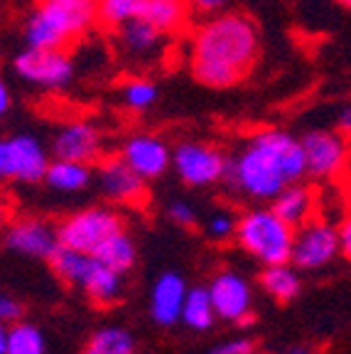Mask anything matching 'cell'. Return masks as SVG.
Wrapping results in <instances>:
<instances>
[{"instance_id":"6da1fadb","label":"cell","mask_w":351,"mask_h":354,"mask_svg":"<svg viewBox=\"0 0 351 354\" xmlns=\"http://www.w3.org/2000/svg\"><path fill=\"white\" fill-rule=\"evenodd\" d=\"M260 57V35L256 22L243 12H216L194 30L189 47V69L209 88H231L241 84Z\"/></svg>"},{"instance_id":"7a4b0ae2","label":"cell","mask_w":351,"mask_h":354,"mask_svg":"<svg viewBox=\"0 0 351 354\" xmlns=\"http://www.w3.org/2000/svg\"><path fill=\"white\" fill-rule=\"evenodd\" d=\"M307 177L300 138L280 128L256 131L229 158L226 183L253 202H273L278 192Z\"/></svg>"},{"instance_id":"3957f363","label":"cell","mask_w":351,"mask_h":354,"mask_svg":"<svg viewBox=\"0 0 351 354\" xmlns=\"http://www.w3.org/2000/svg\"><path fill=\"white\" fill-rule=\"evenodd\" d=\"M99 20V0H37L25 22L28 47L66 50Z\"/></svg>"},{"instance_id":"277c9868","label":"cell","mask_w":351,"mask_h":354,"mask_svg":"<svg viewBox=\"0 0 351 354\" xmlns=\"http://www.w3.org/2000/svg\"><path fill=\"white\" fill-rule=\"evenodd\" d=\"M295 229L275 214L273 207H253L238 214L236 243L263 266L285 263L292 259Z\"/></svg>"},{"instance_id":"5b68a950","label":"cell","mask_w":351,"mask_h":354,"mask_svg":"<svg viewBox=\"0 0 351 354\" xmlns=\"http://www.w3.org/2000/svg\"><path fill=\"white\" fill-rule=\"evenodd\" d=\"M50 150L32 133H12L0 138V183H44Z\"/></svg>"},{"instance_id":"8992f818","label":"cell","mask_w":351,"mask_h":354,"mask_svg":"<svg viewBox=\"0 0 351 354\" xmlns=\"http://www.w3.org/2000/svg\"><path fill=\"white\" fill-rule=\"evenodd\" d=\"M123 216L113 207H86L74 214H69L61 221L57 232H59V243L69 246L82 254H96L108 241L113 234L123 232Z\"/></svg>"},{"instance_id":"52a82bcc","label":"cell","mask_w":351,"mask_h":354,"mask_svg":"<svg viewBox=\"0 0 351 354\" xmlns=\"http://www.w3.org/2000/svg\"><path fill=\"white\" fill-rule=\"evenodd\" d=\"M172 167L187 187H211L226 180L229 155L207 140H182L172 150Z\"/></svg>"},{"instance_id":"ba28073f","label":"cell","mask_w":351,"mask_h":354,"mask_svg":"<svg viewBox=\"0 0 351 354\" xmlns=\"http://www.w3.org/2000/svg\"><path fill=\"white\" fill-rule=\"evenodd\" d=\"M351 138H346L344 133L327 131V128H317V131L305 133L300 138L302 153H305V165H307V175L319 183H330L336 180L341 172L349 167L351 162Z\"/></svg>"},{"instance_id":"9c48e42d","label":"cell","mask_w":351,"mask_h":354,"mask_svg":"<svg viewBox=\"0 0 351 354\" xmlns=\"http://www.w3.org/2000/svg\"><path fill=\"white\" fill-rule=\"evenodd\" d=\"M15 74L22 82L44 91H57L72 84L74 62L64 50L55 47H25L15 57Z\"/></svg>"},{"instance_id":"30bf717a","label":"cell","mask_w":351,"mask_h":354,"mask_svg":"<svg viewBox=\"0 0 351 354\" xmlns=\"http://www.w3.org/2000/svg\"><path fill=\"white\" fill-rule=\"evenodd\" d=\"M339 256V232L327 216H314L307 224L295 229L292 241V263L300 271H319L327 268Z\"/></svg>"},{"instance_id":"8fae6325","label":"cell","mask_w":351,"mask_h":354,"mask_svg":"<svg viewBox=\"0 0 351 354\" xmlns=\"http://www.w3.org/2000/svg\"><path fill=\"white\" fill-rule=\"evenodd\" d=\"M96 183L108 202L123 207H143L148 202V180L140 177L121 155L99 165Z\"/></svg>"},{"instance_id":"7c38bea8","label":"cell","mask_w":351,"mask_h":354,"mask_svg":"<svg viewBox=\"0 0 351 354\" xmlns=\"http://www.w3.org/2000/svg\"><path fill=\"white\" fill-rule=\"evenodd\" d=\"M6 246L20 256L30 259H50L52 251L59 246V232L50 219L42 216H20L12 219L3 236Z\"/></svg>"},{"instance_id":"4fadbf2b","label":"cell","mask_w":351,"mask_h":354,"mask_svg":"<svg viewBox=\"0 0 351 354\" xmlns=\"http://www.w3.org/2000/svg\"><path fill=\"white\" fill-rule=\"evenodd\" d=\"M121 158L148 183L160 180L172 167V148L158 133H133L121 148Z\"/></svg>"},{"instance_id":"5bb4252c","label":"cell","mask_w":351,"mask_h":354,"mask_svg":"<svg viewBox=\"0 0 351 354\" xmlns=\"http://www.w3.org/2000/svg\"><path fill=\"white\" fill-rule=\"evenodd\" d=\"M216 317L226 322H246L253 315V288L238 271H221L209 283Z\"/></svg>"},{"instance_id":"9a60e30c","label":"cell","mask_w":351,"mask_h":354,"mask_svg":"<svg viewBox=\"0 0 351 354\" xmlns=\"http://www.w3.org/2000/svg\"><path fill=\"white\" fill-rule=\"evenodd\" d=\"M50 153L61 160L77 162H99L104 153V136L93 123L88 121H66L57 128L52 138Z\"/></svg>"},{"instance_id":"2e32d148","label":"cell","mask_w":351,"mask_h":354,"mask_svg":"<svg viewBox=\"0 0 351 354\" xmlns=\"http://www.w3.org/2000/svg\"><path fill=\"white\" fill-rule=\"evenodd\" d=\"M187 290L189 288L180 273L167 271L158 276V281L150 288V317L162 327H172L175 322H180Z\"/></svg>"},{"instance_id":"e0dca14e","label":"cell","mask_w":351,"mask_h":354,"mask_svg":"<svg viewBox=\"0 0 351 354\" xmlns=\"http://www.w3.org/2000/svg\"><path fill=\"white\" fill-rule=\"evenodd\" d=\"M77 288L96 308H113L123 298V273L113 271L104 261L91 256Z\"/></svg>"},{"instance_id":"ac0fdd59","label":"cell","mask_w":351,"mask_h":354,"mask_svg":"<svg viewBox=\"0 0 351 354\" xmlns=\"http://www.w3.org/2000/svg\"><path fill=\"white\" fill-rule=\"evenodd\" d=\"M270 207H273L280 219L287 221L292 229H297L319 214V197L310 185H305L300 180V183L287 185L283 192H278V197L270 202Z\"/></svg>"},{"instance_id":"d6986e66","label":"cell","mask_w":351,"mask_h":354,"mask_svg":"<svg viewBox=\"0 0 351 354\" xmlns=\"http://www.w3.org/2000/svg\"><path fill=\"white\" fill-rule=\"evenodd\" d=\"M189 15H192L189 0H143V10H140V17L162 35H177L180 30H184Z\"/></svg>"},{"instance_id":"ffe728a7","label":"cell","mask_w":351,"mask_h":354,"mask_svg":"<svg viewBox=\"0 0 351 354\" xmlns=\"http://www.w3.org/2000/svg\"><path fill=\"white\" fill-rule=\"evenodd\" d=\"M258 283L263 288V293L273 298L275 303H292L302 290V276L292 261L285 263H273L263 266V271L258 276Z\"/></svg>"},{"instance_id":"44dd1931","label":"cell","mask_w":351,"mask_h":354,"mask_svg":"<svg viewBox=\"0 0 351 354\" xmlns=\"http://www.w3.org/2000/svg\"><path fill=\"white\" fill-rule=\"evenodd\" d=\"M91 180H93V170L88 162L61 160V158L50 160V167L44 172V185L61 194L84 192L91 185Z\"/></svg>"},{"instance_id":"7402d4cb","label":"cell","mask_w":351,"mask_h":354,"mask_svg":"<svg viewBox=\"0 0 351 354\" xmlns=\"http://www.w3.org/2000/svg\"><path fill=\"white\" fill-rule=\"evenodd\" d=\"M165 35L158 32V30L150 25L143 17H135V20L126 22L118 28V42H121L123 52L133 59H145V57H153L160 50Z\"/></svg>"},{"instance_id":"603a6c76","label":"cell","mask_w":351,"mask_h":354,"mask_svg":"<svg viewBox=\"0 0 351 354\" xmlns=\"http://www.w3.org/2000/svg\"><path fill=\"white\" fill-rule=\"evenodd\" d=\"M180 322H184L194 332H207L214 327L216 310L211 303V295H209V288H189L187 290Z\"/></svg>"},{"instance_id":"cb8c5ba5","label":"cell","mask_w":351,"mask_h":354,"mask_svg":"<svg viewBox=\"0 0 351 354\" xmlns=\"http://www.w3.org/2000/svg\"><path fill=\"white\" fill-rule=\"evenodd\" d=\"M93 256H96L99 261H104L108 268H113V271L126 276L137 261V246H135V241H133L131 234L123 229V232L113 234L108 241H104V246H101Z\"/></svg>"},{"instance_id":"d4e9b609","label":"cell","mask_w":351,"mask_h":354,"mask_svg":"<svg viewBox=\"0 0 351 354\" xmlns=\"http://www.w3.org/2000/svg\"><path fill=\"white\" fill-rule=\"evenodd\" d=\"M84 354H135V337L126 327H101L88 337Z\"/></svg>"},{"instance_id":"484cf974","label":"cell","mask_w":351,"mask_h":354,"mask_svg":"<svg viewBox=\"0 0 351 354\" xmlns=\"http://www.w3.org/2000/svg\"><path fill=\"white\" fill-rule=\"evenodd\" d=\"M6 354H47V339L37 325L17 320L8 327Z\"/></svg>"},{"instance_id":"4316f807","label":"cell","mask_w":351,"mask_h":354,"mask_svg":"<svg viewBox=\"0 0 351 354\" xmlns=\"http://www.w3.org/2000/svg\"><path fill=\"white\" fill-rule=\"evenodd\" d=\"M158 96H160V91H158V86H155V82L143 79V77L128 79L121 88L123 106H126L128 111H133V113H143V111L153 109V106L158 104Z\"/></svg>"},{"instance_id":"83f0119b","label":"cell","mask_w":351,"mask_h":354,"mask_svg":"<svg viewBox=\"0 0 351 354\" xmlns=\"http://www.w3.org/2000/svg\"><path fill=\"white\" fill-rule=\"evenodd\" d=\"M143 0H99V22L111 30H118L126 22L140 17Z\"/></svg>"},{"instance_id":"f1b7e54d","label":"cell","mask_w":351,"mask_h":354,"mask_svg":"<svg viewBox=\"0 0 351 354\" xmlns=\"http://www.w3.org/2000/svg\"><path fill=\"white\" fill-rule=\"evenodd\" d=\"M236 229H238V214L231 209H216L214 214L207 219V236L214 243L236 241Z\"/></svg>"},{"instance_id":"f546056e","label":"cell","mask_w":351,"mask_h":354,"mask_svg":"<svg viewBox=\"0 0 351 354\" xmlns=\"http://www.w3.org/2000/svg\"><path fill=\"white\" fill-rule=\"evenodd\" d=\"M167 219L182 229H194L197 227V209L187 199H172L167 205Z\"/></svg>"},{"instance_id":"4dcf8cb0","label":"cell","mask_w":351,"mask_h":354,"mask_svg":"<svg viewBox=\"0 0 351 354\" xmlns=\"http://www.w3.org/2000/svg\"><path fill=\"white\" fill-rule=\"evenodd\" d=\"M207 354H256V342L248 337H234L221 344H214Z\"/></svg>"},{"instance_id":"1f68e13d","label":"cell","mask_w":351,"mask_h":354,"mask_svg":"<svg viewBox=\"0 0 351 354\" xmlns=\"http://www.w3.org/2000/svg\"><path fill=\"white\" fill-rule=\"evenodd\" d=\"M22 317V305L17 303L12 295H8L6 290H0V322L12 325Z\"/></svg>"},{"instance_id":"d6a6232c","label":"cell","mask_w":351,"mask_h":354,"mask_svg":"<svg viewBox=\"0 0 351 354\" xmlns=\"http://www.w3.org/2000/svg\"><path fill=\"white\" fill-rule=\"evenodd\" d=\"M336 232H339V254L351 263V212H344L336 224Z\"/></svg>"},{"instance_id":"836d02e7","label":"cell","mask_w":351,"mask_h":354,"mask_svg":"<svg viewBox=\"0 0 351 354\" xmlns=\"http://www.w3.org/2000/svg\"><path fill=\"white\" fill-rule=\"evenodd\" d=\"M192 3V10L199 15H216V12H224V8L229 6V0H189Z\"/></svg>"},{"instance_id":"e575fe53","label":"cell","mask_w":351,"mask_h":354,"mask_svg":"<svg viewBox=\"0 0 351 354\" xmlns=\"http://www.w3.org/2000/svg\"><path fill=\"white\" fill-rule=\"evenodd\" d=\"M334 128L339 133H344L346 138H351V101H344V104L336 109Z\"/></svg>"},{"instance_id":"d590c367","label":"cell","mask_w":351,"mask_h":354,"mask_svg":"<svg viewBox=\"0 0 351 354\" xmlns=\"http://www.w3.org/2000/svg\"><path fill=\"white\" fill-rule=\"evenodd\" d=\"M12 109V94L10 86L6 84V79H0V123L6 121V116L10 113Z\"/></svg>"},{"instance_id":"8d00e7d4","label":"cell","mask_w":351,"mask_h":354,"mask_svg":"<svg viewBox=\"0 0 351 354\" xmlns=\"http://www.w3.org/2000/svg\"><path fill=\"white\" fill-rule=\"evenodd\" d=\"M8 214H10V205H8V199L0 192V229H3V224L8 221Z\"/></svg>"},{"instance_id":"74e56055","label":"cell","mask_w":351,"mask_h":354,"mask_svg":"<svg viewBox=\"0 0 351 354\" xmlns=\"http://www.w3.org/2000/svg\"><path fill=\"white\" fill-rule=\"evenodd\" d=\"M8 349V325L0 322V354H6Z\"/></svg>"},{"instance_id":"f35d334b","label":"cell","mask_w":351,"mask_h":354,"mask_svg":"<svg viewBox=\"0 0 351 354\" xmlns=\"http://www.w3.org/2000/svg\"><path fill=\"white\" fill-rule=\"evenodd\" d=\"M285 354H314V349H310V347H292V349H287Z\"/></svg>"},{"instance_id":"ab89813d","label":"cell","mask_w":351,"mask_h":354,"mask_svg":"<svg viewBox=\"0 0 351 354\" xmlns=\"http://www.w3.org/2000/svg\"><path fill=\"white\" fill-rule=\"evenodd\" d=\"M339 6H344V8H349V10H351V0H339Z\"/></svg>"}]
</instances>
